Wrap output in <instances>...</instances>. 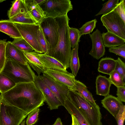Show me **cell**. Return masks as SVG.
Masks as SVG:
<instances>
[{
	"instance_id": "cell-37",
	"label": "cell",
	"mask_w": 125,
	"mask_h": 125,
	"mask_svg": "<svg viewBox=\"0 0 125 125\" xmlns=\"http://www.w3.org/2000/svg\"><path fill=\"white\" fill-rule=\"evenodd\" d=\"M116 61V64L114 70L121 75L125 81V63L119 57H118Z\"/></svg>"
},
{
	"instance_id": "cell-13",
	"label": "cell",
	"mask_w": 125,
	"mask_h": 125,
	"mask_svg": "<svg viewBox=\"0 0 125 125\" xmlns=\"http://www.w3.org/2000/svg\"><path fill=\"white\" fill-rule=\"evenodd\" d=\"M89 35L92 46L89 54L94 58L98 60L104 55L105 51L101 34L100 31L97 29Z\"/></svg>"
},
{
	"instance_id": "cell-32",
	"label": "cell",
	"mask_w": 125,
	"mask_h": 125,
	"mask_svg": "<svg viewBox=\"0 0 125 125\" xmlns=\"http://www.w3.org/2000/svg\"><path fill=\"white\" fill-rule=\"evenodd\" d=\"M38 41L43 53H46L49 48L50 45L46 39L40 25L37 35Z\"/></svg>"
},
{
	"instance_id": "cell-35",
	"label": "cell",
	"mask_w": 125,
	"mask_h": 125,
	"mask_svg": "<svg viewBox=\"0 0 125 125\" xmlns=\"http://www.w3.org/2000/svg\"><path fill=\"white\" fill-rule=\"evenodd\" d=\"M7 42L6 40H0V73L3 68L6 62L5 48Z\"/></svg>"
},
{
	"instance_id": "cell-33",
	"label": "cell",
	"mask_w": 125,
	"mask_h": 125,
	"mask_svg": "<svg viewBox=\"0 0 125 125\" xmlns=\"http://www.w3.org/2000/svg\"><path fill=\"white\" fill-rule=\"evenodd\" d=\"M97 21L94 19L86 22L79 29L81 36L91 33L96 26Z\"/></svg>"
},
{
	"instance_id": "cell-6",
	"label": "cell",
	"mask_w": 125,
	"mask_h": 125,
	"mask_svg": "<svg viewBox=\"0 0 125 125\" xmlns=\"http://www.w3.org/2000/svg\"><path fill=\"white\" fill-rule=\"evenodd\" d=\"M101 19L108 31L125 40V23L115 11L103 15Z\"/></svg>"
},
{
	"instance_id": "cell-39",
	"label": "cell",
	"mask_w": 125,
	"mask_h": 125,
	"mask_svg": "<svg viewBox=\"0 0 125 125\" xmlns=\"http://www.w3.org/2000/svg\"><path fill=\"white\" fill-rule=\"evenodd\" d=\"M108 50L110 52L114 53L125 58V44L118 46L109 48Z\"/></svg>"
},
{
	"instance_id": "cell-27",
	"label": "cell",
	"mask_w": 125,
	"mask_h": 125,
	"mask_svg": "<svg viewBox=\"0 0 125 125\" xmlns=\"http://www.w3.org/2000/svg\"><path fill=\"white\" fill-rule=\"evenodd\" d=\"M16 84L9 77L0 73V92L1 94L10 90Z\"/></svg>"
},
{
	"instance_id": "cell-45",
	"label": "cell",
	"mask_w": 125,
	"mask_h": 125,
	"mask_svg": "<svg viewBox=\"0 0 125 125\" xmlns=\"http://www.w3.org/2000/svg\"><path fill=\"white\" fill-rule=\"evenodd\" d=\"M25 119L23 120L21 122L20 125H25Z\"/></svg>"
},
{
	"instance_id": "cell-15",
	"label": "cell",
	"mask_w": 125,
	"mask_h": 125,
	"mask_svg": "<svg viewBox=\"0 0 125 125\" xmlns=\"http://www.w3.org/2000/svg\"><path fill=\"white\" fill-rule=\"evenodd\" d=\"M102 106L107 110L115 118L118 114L122 106V102L117 97L111 95L105 97L101 100Z\"/></svg>"
},
{
	"instance_id": "cell-36",
	"label": "cell",
	"mask_w": 125,
	"mask_h": 125,
	"mask_svg": "<svg viewBox=\"0 0 125 125\" xmlns=\"http://www.w3.org/2000/svg\"><path fill=\"white\" fill-rule=\"evenodd\" d=\"M39 107L36 109L28 115L26 122L27 125H33L37 122L40 111Z\"/></svg>"
},
{
	"instance_id": "cell-43",
	"label": "cell",
	"mask_w": 125,
	"mask_h": 125,
	"mask_svg": "<svg viewBox=\"0 0 125 125\" xmlns=\"http://www.w3.org/2000/svg\"><path fill=\"white\" fill-rule=\"evenodd\" d=\"M72 123L73 125H79L78 123L75 118L73 116L71 115Z\"/></svg>"
},
{
	"instance_id": "cell-9",
	"label": "cell",
	"mask_w": 125,
	"mask_h": 125,
	"mask_svg": "<svg viewBox=\"0 0 125 125\" xmlns=\"http://www.w3.org/2000/svg\"><path fill=\"white\" fill-rule=\"evenodd\" d=\"M39 25L49 44L48 50L54 48L56 46L58 40V26L55 18H45Z\"/></svg>"
},
{
	"instance_id": "cell-14",
	"label": "cell",
	"mask_w": 125,
	"mask_h": 125,
	"mask_svg": "<svg viewBox=\"0 0 125 125\" xmlns=\"http://www.w3.org/2000/svg\"><path fill=\"white\" fill-rule=\"evenodd\" d=\"M5 56L6 59L12 60L24 64L28 63L23 52L13 45L10 41L7 42Z\"/></svg>"
},
{
	"instance_id": "cell-8",
	"label": "cell",
	"mask_w": 125,
	"mask_h": 125,
	"mask_svg": "<svg viewBox=\"0 0 125 125\" xmlns=\"http://www.w3.org/2000/svg\"><path fill=\"white\" fill-rule=\"evenodd\" d=\"M14 23L22 37L31 46L34 52L40 54L43 53L37 39L38 32L40 25Z\"/></svg>"
},
{
	"instance_id": "cell-28",
	"label": "cell",
	"mask_w": 125,
	"mask_h": 125,
	"mask_svg": "<svg viewBox=\"0 0 125 125\" xmlns=\"http://www.w3.org/2000/svg\"><path fill=\"white\" fill-rule=\"evenodd\" d=\"M69 34L70 46L73 48L80 41L81 36L80 31L76 28L69 27Z\"/></svg>"
},
{
	"instance_id": "cell-3",
	"label": "cell",
	"mask_w": 125,
	"mask_h": 125,
	"mask_svg": "<svg viewBox=\"0 0 125 125\" xmlns=\"http://www.w3.org/2000/svg\"><path fill=\"white\" fill-rule=\"evenodd\" d=\"M67 98L85 116L90 125H102V114L99 106L86 99L77 92L69 90Z\"/></svg>"
},
{
	"instance_id": "cell-18",
	"label": "cell",
	"mask_w": 125,
	"mask_h": 125,
	"mask_svg": "<svg viewBox=\"0 0 125 125\" xmlns=\"http://www.w3.org/2000/svg\"><path fill=\"white\" fill-rule=\"evenodd\" d=\"M21 7L20 12L9 20L14 23L22 24H38L28 10L24 0H22Z\"/></svg>"
},
{
	"instance_id": "cell-40",
	"label": "cell",
	"mask_w": 125,
	"mask_h": 125,
	"mask_svg": "<svg viewBox=\"0 0 125 125\" xmlns=\"http://www.w3.org/2000/svg\"><path fill=\"white\" fill-rule=\"evenodd\" d=\"M117 125H124L125 118V106L121 107L119 112L115 118Z\"/></svg>"
},
{
	"instance_id": "cell-5",
	"label": "cell",
	"mask_w": 125,
	"mask_h": 125,
	"mask_svg": "<svg viewBox=\"0 0 125 125\" xmlns=\"http://www.w3.org/2000/svg\"><path fill=\"white\" fill-rule=\"evenodd\" d=\"M39 5L44 12L45 18H55L65 15L73 9L70 0H43Z\"/></svg>"
},
{
	"instance_id": "cell-24",
	"label": "cell",
	"mask_w": 125,
	"mask_h": 125,
	"mask_svg": "<svg viewBox=\"0 0 125 125\" xmlns=\"http://www.w3.org/2000/svg\"><path fill=\"white\" fill-rule=\"evenodd\" d=\"M116 62L115 60L111 57L102 58L99 62L98 71L99 72L109 75L115 70Z\"/></svg>"
},
{
	"instance_id": "cell-31",
	"label": "cell",
	"mask_w": 125,
	"mask_h": 125,
	"mask_svg": "<svg viewBox=\"0 0 125 125\" xmlns=\"http://www.w3.org/2000/svg\"><path fill=\"white\" fill-rule=\"evenodd\" d=\"M109 75L108 78L111 84L117 87L125 86V81L122 77L115 71H113Z\"/></svg>"
},
{
	"instance_id": "cell-12",
	"label": "cell",
	"mask_w": 125,
	"mask_h": 125,
	"mask_svg": "<svg viewBox=\"0 0 125 125\" xmlns=\"http://www.w3.org/2000/svg\"><path fill=\"white\" fill-rule=\"evenodd\" d=\"M44 73L56 81L68 87L69 90H72L74 86L75 77L66 70L47 69Z\"/></svg>"
},
{
	"instance_id": "cell-19",
	"label": "cell",
	"mask_w": 125,
	"mask_h": 125,
	"mask_svg": "<svg viewBox=\"0 0 125 125\" xmlns=\"http://www.w3.org/2000/svg\"><path fill=\"white\" fill-rule=\"evenodd\" d=\"M64 107L75 118L79 125H90L84 115L67 97L65 101Z\"/></svg>"
},
{
	"instance_id": "cell-25",
	"label": "cell",
	"mask_w": 125,
	"mask_h": 125,
	"mask_svg": "<svg viewBox=\"0 0 125 125\" xmlns=\"http://www.w3.org/2000/svg\"><path fill=\"white\" fill-rule=\"evenodd\" d=\"M79 44H77L71 50L69 67L72 73L75 77L80 67V64L78 55Z\"/></svg>"
},
{
	"instance_id": "cell-41",
	"label": "cell",
	"mask_w": 125,
	"mask_h": 125,
	"mask_svg": "<svg viewBox=\"0 0 125 125\" xmlns=\"http://www.w3.org/2000/svg\"><path fill=\"white\" fill-rule=\"evenodd\" d=\"M117 98L122 102H125V86L117 87Z\"/></svg>"
},
{
	"instance_id": "cell-11",
	"label": "cell",
	"mask_w": 125,
	"mask_h": 125,
	"mask_svg": "<svg viewBox=\"0 0 125 125\" xmlns=\"http://www.w3.org/2000/svg\"><path fill=\"white\" fill-rule=\"evenodd\" d=\"M34 83L41 91L50 110L57 109L62 104L56 97L42 79L41 75H36Z\"/></svg>"
},
{
	"instance_id": "cell-42",
	"label": "cell",
	"mask_w": 125,
	"mask_h": 125,
	"mask_svg": "<svg viewBox=\"0 0 125 125\" xmlns=\"http://www.w3.org/2000/svg\"><path fill=\"white\" fill-rule=\"evenodd\" d=\"M52 125H63L61 119L58 118L54 124Z\"/></svg>"
},
{
	"instance_id": "cell-23",
	"label": "cell",
	"mask_w": 125,
	"mask_h": 125,
	"mask_svg": "<svg viewBox=\"0 0 125 125\" xmlns=\"http://www.w3.org/2000/svg\"><path fill=\"white\" fill-rule=\"evenodd\" d=\"M23 52L28 63L36 72L38 75H40L41 73H43L45 72L47 69L43 66L33 51Z\"/></svg>"
},
{
	"instance_id": "cell-22",
	"label": "cell",
	"mask_w": 125,
	"mask_h": 125,
	"mask_svg": "<svg viewBox=\"0 0 125 125\" xmlns=\"http://www.w3.org/2000/svg\"><path fill=\"white\" fill-rule=\"evenodd\" d=\"M101 36L105 47H116L125 44V40L110 32H103Z\"/></svg>"
},
{
	"instance_id": "cell-7",
	"label": "cell",
	"mask_w": 125,
	"mask_h": 125,
	"mask_svg": "<svg viewBox=\"0 0 125 125\" xmlns=\"http://www.w3.org/2000/svg\"><path fill=\"white\" fill-rule=\"evenodd\" d=\"M28 115L17 108L2 103L0 111V125H20Z\"/></svg>"
},
{
	"instance_id": "cell-1",
	"label": "cell",
	"mask_w": 125,
	"mask_h": 125,
	"mask_svg": "<svg viewBox=\"0 0 125 125\" xmlns=\"http://www.w3.org/2000/svg\"><path fill=\"white\" fill-rule=\"evenodd\" d=\"M1 95L4 104L17 108L28 115L42 106L45 101L42 94L34 82L16 84Z\"/></svg>"
},
{
	"instance_id": "cell-4",
	"label": "cell",
	"mask_w": 125,
	"mask_h": 125,
	"mask_svg": "<svg viewBox=\"0 0 125 125\" xmlns=\"http://www.w3.org/2000/svg\"><path fill=\"white\" fill-rule=\"evenodd\" d=\"M0 73L16 84L34 82L36 75L28 63L24 64L8 59Z\"/></svg>"
},
{
	"instance_id": "cell-47",
	"label": "cell",
	"mask_w": 125,
	"mask_h": 125,
	"mask_svg": "<svg viewBox=\"0 0 125 125\" xmlns=\"http://www.w3.org/2000/svg\"><path fill=\"white\" fill-rule=\"evenodd\" d=\"M73 125L72 124L71 125Z\"/></svg>"
},
{
	"instance_id": "cell-44",
	"label": "cell",
	"mask_w": 125,
	"mask_h": 125,
	"mask_svg": "<svg viewBox=\"0 0 125 125\" xmlns=\"http://www.w3.org/2000/svg\"><path fill=\"white\" fill-rule=\"evenodd\" d=\"M2 103V102L1 100V94H0V111L1 108V104Z\"/></svg>"
},
{
	"instance_id": "cell-38",
	"label": "cell",
	"mask_w": 125,
	"mask_h": 125,
	"mask_svg": "<svg viewBox=\"0 0 125 125\" xmlns=\"http://www.w3.org/2000/svg\"><path fill=\"white\" fill-rule=\"evenodd\" d=\"M113 10L118 13L125 23V0H121Z\"/></svg>"
},
{
	"instance_id": "cell-30",
	"label": "cell",
	"mask_w": 125,
	"mask_h": 125,
	"mask_svg": "<svg viewBox=\"0 0 125 125\" xmlns=\"http://www.w3.org/2000/svg\"><path fill=\"white\" fill-rule=\"evenodd\" d=\"M119 2V0H108L103 4L101 9L95 15H105L110 13L114 10Z\"/></svg>"
},
{
	"instance_id": "cell-26",
	"label": "cell",
	"mask_w": 125,
	"mask_h": 125,
	"mask_svg": "<svg viewBox=\"0 0 125 125\" xmlns=\"http://www.w3.org/2000/svg\"><path fill=\"white\" fill-rule=\"evenodd\" d=\"M71 90L76 91L86 99L92 103L96 104L91 93L86 86L79 80H75L73 87Z\"/></svg>"
},
{
	"instance_id": "cell-2",
	"label": "cell",
	"mask_w": 125,
	"mask_h": 125,
	"mask_svg": "<svg viewBox=\"0 0 125 125\" xmlns=\"http://www.w3.org/2000/svg\"><path fill=\"white\" fill-rule=\"evenodd\" d=\"M58 26V40L56 46L45 53L55 58L66 69L69 67L71 52L69 34L70 19L67 14L55 18Z\"/></svg>"
},
{
	"instance_id": "cell-17",
	"label": "cell",
	"mask_w": 125,
	"mask_h": 125,
	"mask_svg": "<svg viewBox=\"0 0 125 125\" xmlns=\"http://www.w3.org/2000/svg\"><path fill=\"white\" fill-rule=\"evenodd\" d=\"M33 52L43 66L47 68L61 71L66 70L60 62L52 57L44 53L40 54L34 51Z\"/></svg>"
},
{
	"instance_id": "cell-34",
	"label": "cell",
	"mask_w": 125,
	"mask_h": 125,
	"mask_svg": "<svg viewBox=\"0 0 125 125\" xmlns=\"http://www.w3.org/2000/svg\"><path fill=\"white\" fill-rule=\"evenodd\" d=\"M22 3V0H17L12 2V6L7 13L9 19L15 16L20 12L21 7Z\"/></svg>"
},
{
	"instance_id": "cell-10",
	"label": "cell",
	"mask_w": 125,
	"mask_h": 125,
	"mask_svg": "<svg viewBox=\"0 0 125 125\" xmlns=\"http://www.w3.org/2000/svg\"><path fill=\"white\" fill-rule=\"evenodd\" d=\"M41 76L45 83L64 106V102L69 90L68 87L56 81L45 73Z\"/></svg>"
},
{
	"instance_id": "cell-21",
	"label": "cell",
	"mask_w": 125,
	"mask_h": 125,
	"mask_svg": "<svg viewBox=\"0 0 125 125\" xmlns=\"http://www.w3.org/2000/svg\"><path fill=\"white\" fill-rule=\"evenodd\" d=\"M0 31L14 39L22 38L14 22L9 20L0 21Z\"/></svg>"
},
{
	"instance_id": "cell-29",
	"label": "cell",
	"mask_w": 125,
	"mask_h": 125,
	"mask_svg": "<svg viewBox=\"0 0 125 125\" xmlns=\"http://www.w3.org/2000/svg\"><path fill=\"white\" fill-rule=\"evenodd\" d=\"M11 43L23 52H31L34 51L31 46L22 38L14 39Z\"/></svg>"
},
{
	"instance_id": "cell-46",
	"label": "cell",
	"mask_w": 125,
	"mask_h": 125,
	"mask_svg": "<svg viewBox=\"0 0 125 125\" xmlns=\"http://www.w3.org/2000/svg\"><path fill=\"white\" fill-rule=\"evenodd\" d=\"M5 0H0V3L3 2V1H5Z\"/></svg>"
},
{
	"instance_id": "cell-20",
	"label": "cell",
	"mask_w": 125,
	"mask_h": 125,
	"mask_svg": "<svg viewBox=\"0 0 125 125\" xmlns=\"http://www.w3.org/2000/svg\"><path fill=\"white\" fill-rule=\"evenodd\" d=\"M95 84L97 95L105 97L109 94L112 84L108 78L99 75L96 77Z\"/></svg>"
},
{
	"instance_id": "cell-16",
	"label": "cell",
	"mask_w": 125,
	"mask_h": 125,
	"mask_svg": "<svg viewBox=\"0 0 125 125\" xmlns=\"http://www.w3.org/2000/svg\"><path fill=\"white\" fill-rule=\"evenodd\" d=\"M24 1L28 10L37 23L39 24L45 18L43 11L35 0H24Z\"/></svg>"
}]
</instances>
